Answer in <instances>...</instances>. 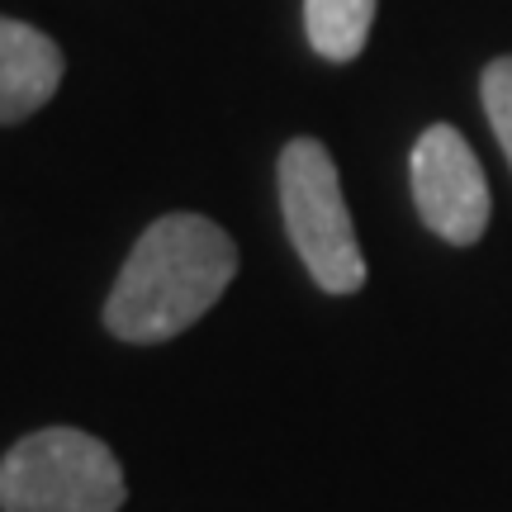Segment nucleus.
<instances>
[{"mask_svg": "<svg viewBox=\"0 0 512 512\" xmlns=\"http://www.w3.org/2000/svg\"><path fill=\"white\" fill-rule=\"evenodd\" d=\"M238 275V242L204 214H162L128 252L105 299V328L119 342H171L195 328Z\"/></svg>", "mask_w": 512, "mask_h": 512, "instance_id": "f257e3e1", "label": "nucleus"}, {"mask_svg": "<svg viewBox=\"0 0 512 512\" xmlns=\"http://www.w3.org/2000/svg\"><path fill=\"white\" fill-rule=\"evenodd\" d=\"M124 470L100 437L81 427H43L0 460V512H119Z\"/></svg>", "mask_w": 512, "mask_h": 512, "instance_id": "f03ea898", "label": "nucleus"}, {"mask_svg": "<svg viewBox=\"0 0 512 512\" xmlns=\"http://www.w3.org/2000/svg\"><path fill=\"white\" fill-rule=\"evenodd\" d=\"M280 209L299 261L328 294H356L366 285V256L351 228L337 162L318 138H290L280 152Z\"/></svg>", "mask_w": 512, "mask_h": 512, "instance_id": "7ed1b4c3", "label": "nucleus"}, {"mask_svg": "<svg viewBox=\"0 0 512 512\" xmlns=\"http://www.w3.org/2000/svg\"><path fill=\"white\" fill-rule=\"evenodd\" d=\"M413 204H418L422 223L451 247H475L489 228V181L479 166L475 147L465 143V133L451 124L422 128L413 143Z\"/></svg>", "mask_w": 512, "mask_h": 512, "instance_id": "20e7f679", "label": "nucleus"}, {"mask_svg": "<svg viewBox=\"0 0 512 512\" xmlns=\"http://www.w3.org/2000/svg\"><path fill=\"white\" fill-rule=\"evenodd\" d=\"M67 57L53 38L24 24V19L0 15V124H19L38 114L62 86Z\"/></svg>", "mask_w": 512, "mask_h": 512, "instance_id": "39448f33", "label": "nucleus"}, {"mask_svg": "<svg viewBox=\"0 0 512 512\" xmlns=\"http://www.w3.org/2000/svg\"><path fill=\"white\" fill-rule=\"evenodd\" d=\"M375 0H304V34L309 48L328 62H351L366 53Z\"/></svg>", "mask_w": 512, "mask_h": 512, "instance_id": "423d86ee", "label": "nucleus"}, {"mask_svg": "<svg viewBox=\"0 0 512 512\" xmlns=\"http://www.w3.org/2000/svg\"><path fill=\"white\" fill-rule=\"evenodd\" d=\"M479 95H484V114L494 124L498 143L508 152V166H512V57H494L484 76H479Z\"/></svg>", "mask_w": 512, "mask_h": 512, "instance_id": "0eeeda50", "label": "nucleus"}]
</instances>
